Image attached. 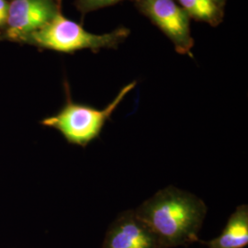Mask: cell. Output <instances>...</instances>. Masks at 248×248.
<instances>
[{"label":"cell","instance_id":"1","mask_svg":"<svg viewBox=\"0 0 248 248\" xmlns=\"http://www.w3.org/2000/svg\"><path fill=\"white\" fill-rule=\"evenodd\" d=\"M134 211L155 236L160 248H173L200 242L199 232L208 210L202 199L169 186Z\"/></svg>","mask_w":248,"mask_h":248},{"label":"cell","instance_id":"2","mask_svg":"<svg viewBox=\"0 0 248 248\" xmlns=\"http://www.w3.org/2000/svg\"><path fill=\"white\" fill-rule=\"evenodd\" d=\"M135 86V81L126 85L106 108L98 109L74 102L69 87L65 83L66 101L64 106L55 115L44 119L41 124L60 132L69 143L86 147L99 137L107 122L110 120L116 108Z\"/></svg>","mask_w":248,"mask_h":248},{"label":"cell","instance_id":"3","mask_svg":"<svg viewBox=\"0 0 248 248\" xmlns=\"http://www.w3.org/2000/svg\"><path fill=\"white\" fill-rule=\"evenodd\" d=\"M129 34L130 30L124 27L105 34H93L59 13L42 29L26 36L20 44L59 53H73L84 49L97 53L101 49H117Z\"/></svg>","mask_w":248,"mask_h":248},{"label":"cell","instance_id":"4","mask_svg":"<svg viewBox=\"0 0 248 248\" xmlns=\"http://www.w3.org/2000/svg\"><path fill=\"white\" fill-rule=\"evenodd\" d=\"M135 7L169 38L176 52L193 57L190 18L176 0H133Z\"/></svg>","mask_w":248,"mask_h":248},{"label":"cell","instance_id":"5","mask_svg":"<svg viewBox=\"0 0 248 248\" xmlns=\"http://www.w3.org/2000/svg\"><path fill=\"white\" fill-rule=\"evenodd\" d=\"M61 13L56 0H9L7 25L1 40L19 43Z\"/></svg>","mask_w":248,"mask_h":248},{"label":"cell","instance_id":"6","mask_svg":"<svg viewBox=\"0 0 248 248\" xmlns=\"http://www.w3.org/2000/svg\"><path fill=\"white\" fill-rule=\"evenodd\" d=\"M101 248H160L148 227L134 210L121 213L107 231Z\"/></svg>","mask_w":248,"mask_h":248},{"label":"cell","instance_id":"7","mask_svg":"<svg viewBox=\"0 0 248 248\" xmlns=\"http://www.w3.org/2000/svg\"><path fill=\"white\" fill-rule=\"evenodd\" d=\"M202 243L207 248H245L248 247V205L243 204L235 209L220 235Z\"/></svg>","mask_w":248,"mask_h":248},{"label":"cell","instance_id":"8","mask_svg":"<svg viewBox=\"0 0 248 248\" xmlns=\"http://www.w3.org/2000/svg\"><path fill=\"white\" fill-rule=\"evenodd\" d=\"M190 18L216 27L223 20L224 10L213 0H177Z\"/></svg>","mask_w":248,"mask_h":248},{"label":"cell","instance_id":"9","mask_svg":"<svg viewBox=\"0 0 248 248\" xmlns=\"http://www.w3.org/2000/svg\"><path fill=\"white\" fill-rule=\"evenodd\" d=\"M124 0H77L76 7L82 16H85L89 12L109 7Z\"/></svg>","mask_w":248,"mask_h":248},{"label":"cell","instance_id":"10","mask_svg":"<svg viewBox=\"0 0 248 248\" xmlns=\"http://www.w3.org/2000/svg\"><path fill=\"white\" fill-rule=\"evenodd\" d=\"M9 8V0H0V36L7 25Z\"/></svg>","mask_w":248,"mask_h":248},{"label":"cell","instance_id":"11","mask_svg":"<svg viewBox=\"0 0 248 248\" xmlns=\"http://www.w3.org/2000/svg\"><path fill=\"white\" fill-rule=\"evenodd\" d=\"M213 2L221 9H224V6H225V3L227 0H213Z\"/></svg>","mask_w":248,"mask_h":248},{"label":"cell","instance_id":"12","mask_svg":"<svg viewBox=\"0 0 248 248\" xmlns=\"http://www.w3.org/2000/svg\"><path fill=\"white\" fill-rule=\"evenodd\" d=\"M57 1V3L59 4V5H61V3H62V0H56Z\"/></svg>","mask_w":248,"mask_h":248}]
</instances>
